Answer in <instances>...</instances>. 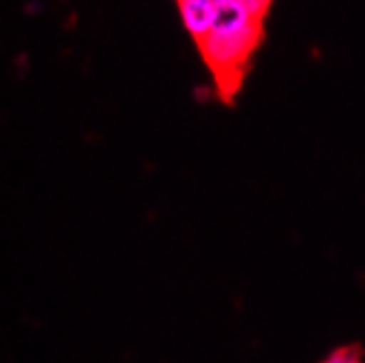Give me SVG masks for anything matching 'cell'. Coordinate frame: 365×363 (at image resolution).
<instances>
[{"mask_svg": "<svg viewBox=\"0 0 365 363\" xmlns=\"http://www.w3.org/2000/svg\"><path fill=\"white\" fill-rule=\"evenodd\" d=\"M269 9L271 3L267 0H216L212 27L196 44L220 88H236L242 68L262 36Z\"/></svg>", "mask_w": 365, "mask_h": 363, "instance_id": "1", "label": "cell"}, {"mask_svg": "<svg viewBox=\"0 0 365 363\" xmlns=\"http://www.w3.org/2000/svg\"><path fill=\"white\" fill-rule=\"evenodd\" d=\"M324 363H363V361L354 348H341V350L332 352Z\"/></svg>", "mask_w": 365, "mask_h": 363, "instance_id": "2", "label": "cell"}]
</instances>
